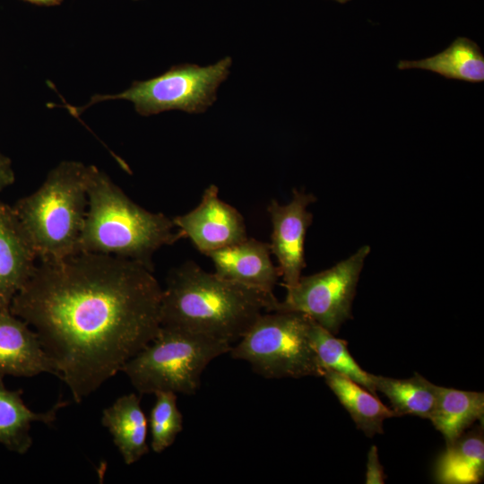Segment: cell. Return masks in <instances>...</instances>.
I'll use <instances>...</instances> for the list:
<instances>
[{
    "label": "cell",
    "mask_w": 484,
    "mask_h": 484,
    "mask_svg": "<svg viewBox=\"0 0 484 484\" xmlns=\"http://www.w3.org/2000/svg\"><path fill=\"white\" fill-rule=\"evenodd\" d=\"M161 297L143 264L79 252L39 261L10 311L32 326L56 376L81 402L155 338Z\"/></svg>",
    "instance_id": "obj_1"
},
{
    "label": "cell",
    "mask_w": 484,
    "mask_h": 484,
    "mask_svg": "<svg viewBox=\"0 0 484 484\" xmlns=\"http://www.w3.org/2000/svg\"><path fill=\"white\" fill-rule=\"evenodd\" d=\"M273 293L226 280L194 261L171 270L162 289L160 324L232 345L260 315L275 311Z\"/></svg>",
    "instance_id": "obj_2"
},
{
    "label": "cell",
    "mask_w": 484,
    "mask_h": 484,
    "mask_svg": "<svg viewBox=\"0 0 484 484\" xmlns=\"http://www.w3.org/2000/svg\"><path fill=\"white\" fill-rule=\"evenodd\" d=\"M87 194L80 252L131 259L153 271L156 251L184 238L172 219L136 204L97 167Z\"/></svg>",
    "instance_id": "obj_3"
},
{
    "label": "cell",
    "mask_w": 484,
    "mask_h": 484,
    "mask_svg": "<svg viewBox=\"0 0 484 484\" xmlns=\"http://www.w3.org/2000/svg\"><path fill=\"white\" fill-rule=\"evenodd\" d=\"M94 167L64 160L35 192L13 205L39 261L60 260L80 252Z\"/></svg>",
    "instance_id": "obj_4"
},
{
    "label": "cell",
    "mask_w": 484,
    "mask_h": 484,
    "mask_svg": "<svg viewBox=\"0 0 484 484\" xmlns=\"http://www.w3.org/2000/svg\"><path fill=\"white\" fill-rule=\"evenodd\" d=\"M232 345L180 328L160 326L155 338L122 367L140 394L197 392L207 366Z\"/></svg>",
    "instance_id": "obj_5"
},
{
    "label": "cell",
    "mask_w": 484,
    "mask_h": 484,
    "mask_svg": "<svg viewBox=\"0 0 484 484\" xmlns=\"http://www.w3.org/2000/svg\"><path fill=\"white\" fill-rule=\"evenodd\" d=\"M312 321L298 312H265L231 347L230 355L268 379L323 376L325 368L310 336Z\"/></svg>",
    "instance_id": "obj_6"
},
{
    "label": "cell",
    "mask_w": 484,
    "mask_h": 484,
    "mask_svg": "<svg viewBox=\"0 0 484 484\" xmlns=\"http://www.w3.org/2000/svg\"><path fill=\"white\" fill-rule=\"evenodd\" d=\"M231 65L230 56L207 66L176 65L156 77L134 82L120 93L97 94L83 107H65L78 117L100 101L125 99L131 101L136 112L144 117L175 109L189 114L203 113L217 99L218 87L229 77Z\"/></svg>",
    "instance_id": "obj_7"
},
{
    "label": "cell",
    "mask_w": 484,
    "mask_h": 484,
    "mask_svg": "<svg viewBox=\"0 0 484 484\" xmlns=\"http://www.w3.org/2000/svg\"><path fill=\"white\" fill-rule=\"evenodd\" d=\"M370 252L363 246L352 255L333 267L305 277L286 288L284 300L275 311L298 312L335 334L351 318V305L364 261Z\"/></svg>",
    "instance_id": "obj_8"
},
{
    "label": "cell",
    "mask_w": 484,
    "mask_h": 484,
    "mask_svg": "<svg viewBox=\"0 0 484 484\" xmlns=\"http://www.w3.org/2000/svg\"><path fill=\"white\" fill-rule=\"evenodd\" d=\"M316 200L312 194L293 190L290 202L281 204L272 199L268 207L272 232L271 252L279 263L281 277L285 288L295 286L305 268L304 243L313 214L307 210Z\"/></svg>",
    "instance_id": "obj_9"
},
{
    "label": "cell",
    "mask_w": 484,
    "mask_h": 484,
    "mask_svg": "<svg viewBox=\"0 0 484 484\" xmlns=\"http://www.w3.org/2000/svg\"><path fill=\"white\" fill-rule=\"evenodd\" d=\"M172 220L183 237L188 238L205 255L247 238L243 216L219 197L215 185L204 190L194 210Z\"/></svg>",
    "instance_id": "obj_10"
},
{
    "label": "cell",
    "mask_w": 484,
    "mask_h": 484,
    "mask_svg": "<svg viewBox=\"0 0 484 484\" xmlns=\"http://www.w3.org/2000/svg\"><path fill=\"white\" fill-rule=\"evenodd\" d=\"M37 259L13 205L0 200V310H10L13 298L31 276Z\"/></svg>",
    "instance_id": "obj_11"
},
{
    "label": "cell",
    "mask_w": 484,
    "mask_h": 484,
    "mask_svg": "<svg viewBox=\"0 0 484 484\" xmlns=\"http://www.w3.org/2000/svg\"><path fill=\"white\" fill-rule=\"evenodd\" d=\"M271 254L269 243L246 238L207 256L212 259L215 273L220 277L273 293L281 273L278 266L273 264Z\"/></svg>",
    "instance_id": "obj_12"
},
{
    "label": "cell",
    "mask_w": 484,
    "mask_h": 484,
    "mask_svg": "<svg viewBox=\"0 0 484 484\" xmlns=\"http://www.w3.org/2000/svg\"><path fill=\"white\" fill-rule=\"evenodd\" d=\"M42 373L56 376L37 333L10 310H0V376L30 377Z\"/></svg>",
    "instance_id": "obj_13"
},
{
    "label": "cell",
    "mask_w": 484,
    "mask_h": 484,
    "mask_svg": "<svg viewBox=\"0 0 484 484\" xmlns=\"http://www.w3.org/2000/svg\"><path fill=\"white\" fill-rule=\"evenodd\" d=\"M101 424L112 436L126 465L136 462L149 452L148 419L137 394L123 395L104 409Z\"/></svg>",
    "instance_id": "obj_14"
},
{
    "label": "cell",
    "mask_w": 484,
    "mask_h": 484,
    "mask_svg": "<svg viewBox=\"0 0 484 484\" xmlns=\"http://www.w3.org/2000/svg\"><path fill=\"white\" fill-rule=\"evenodd\" d=\"M21 390L8 389L0 376V444L9 451L23 454L32 445L30 434L32 422L52 425L57 411L68 404L58 402L45 412L32 411L23 402Z\"/></svg>",
    "instance_id": "obj_15"
},
{
    "label": "cell",
    "mask_w": 484,
    "mask_h": 484,
    "mask_svg": "<svg viewBox=\"0 0 484 484\" xmlns=\"http://www.w3.org/2000/svg\"><path fill=\"white\" fill-rule=\"evenodd\" d=\"M322 377L350 413L357 428L367 436L382 434L384 421L398 417L396 412L383 404L376 394L350 378L328 368L324 370Z\"/></svg>",
    "instance_id": "obj_16"
},
{
    "label": "cell",
    "mask_w": 484,
    "mask_h": 484,
    "mask_svg": "<svg viewBox=\"0 0 484 484\" xmlns=\"http://www.w3.org/2000/svg\"><path fill=\"white\" fill-rule=\"evenodd\" d=\"M398 69H423L436 73L447 79L469 82L484 81V56L479 45L465 38H457L444 51L420 60H401Z\"/></svg>",
    "instance_id": "obj_17"
},
{
    "label": "cell",
    "mask_w": 484,
    "mask_h": 484,
    "mask_svg": "<svg viewBox=\"0 0 484 484\" xmlns=\"http://www.w3.org/2000/svg\"><path fill=\"white\" fill-rule=\"evenodd\" d=\"M484 476L482 429L462 434L439 456L435 478L443 484H476Z\"/></svg>",
    "instance_id": "obj_18"
},
{
    "label": "cell",
    "mask_w": 484,
    "mask_h": 484,
    "mask_svg": "<svg viewBox=\"0 0 484 484\" xmlns=\"http://www.w3.org/2000/svg\"><path fill=\"white\" fill-rule=\"evenodd\" d=\"M484 394L437 385V399L430 416L446 445L457 440L472 423L482 420Z\"/></svg>",
    "instance_id": "obj_19"
},
{
    "label": "cell",
    "mask_w": 484,
    "mask_h": 484,
    "mask_svg": "<svg viewBox=\"0 0 484 484\" xmlns=\"http://www.w3.org/2000/svg\"><path fill=\"white\" fill-rule=\"evenodd\" d=\"M376 392L385 394L398 417L413 415L428 419L437 399V385L419 373L405 379L373 375Z\"/></svg>",
    "instance_id": "obj_20"
},
{
    "label": "cell",
    "mask_w": 484,
    "mask_h": 484,
    "mask_svg": "<svg viewBox=\"0 0 484 484\" xmlns=\"http://www.w3.org/2000/svg\"><path fill=\"white\" fill-rule=\"evenodd\" d=\"M310 336L313 346L324 367L333 370L376 394L373 375L363 370L350 354L347 342L338 339L315 321Z\"/></svg>",
    "instance_id": "obj_21"
},
{
    "label": "cell",
    "mask_w": 484,
    "mask_h": 484,
    "mask_svg": "<svg viewBox=\"0 0 484 484\" xmlns=\"http://www.w3.org/2000/svg\"><path fill=\"white\" fill-rule=\"evenodd\" d=\"M151 410L148 427L151 448L160 454L169 448L183 429V415L178 409L177 393L158 392Z\"/></svg>",
    "instance_id": "obj_22"
},
{
    "label": "cell",
    "mask_w": 484,
    "mask_h": 484,
    "mask_svg": "<svg viewBox=\"0 0 484 484\" xmlns=\"http://www.w3.org/2000/svg\"><path fill=\"white\" fill-rule=\"evenodd\" d=\"M385 482V474L380 463L377 448L372 445L367 454L366 483L367 484H383Z\"/></svg>",
    "instance_id": "obj_23"
},
{
    "label": "cell",
    "mask_w": 484,
    "mask_h": 484,
    "mask_svg": "<svg viewBox=\"0 0 484 484\" xmlns=\"http://www.w3.org/2000/svg\"><path fill=\"white\" fill-rule=\"evenodd\" d=\"M14 180L12 160L0 152V191L13 185Z\"/></svg>",
    "instance_id": "obj_24"
},
{
    "label": "cell",
    "mask_w": 484,
    "mask_h": 484,
    "mask_svg": "<svg viewBox=\"0 0 484 484\" xmlns=\"http://www.w3.org/2000/svg\"><path fill=\"white\" fill-rule=\"evenodd\" d=\"M36 5L56 6L62 4L63 0H22Z\"/></svg>",
    "instance_id": "obj_25"
},
{
    "label": "cell",
    "mask_w": 484,
    "mask_h": 484,
    "mask_svg": "<svg viewBox=\"0 0 484 484\" xmlns=\"http://www.w3.org/2000/svg\"><path fill=\"white\" fill-rule=\"evenodd\" d=\"M334 1H337L340 4H346L347 2H349L350 0H334Z\"/></svg>",
    "instance_id": "obj_26"
},
{
    "label": "cell",
    "mask_w": 484,
    "mask_h": 484,
    "mask_svg": "<svg viewBox=\"0 0 484 484\" xmlns=\"http://www.w3.org/2000/svg\"><path fill=\"white\" fill-rule=\"evenodd\" d=\"M134 1H139V0H134Z\"/></svg>",
    "instance_id": "obj_27"
}]
</instances>
